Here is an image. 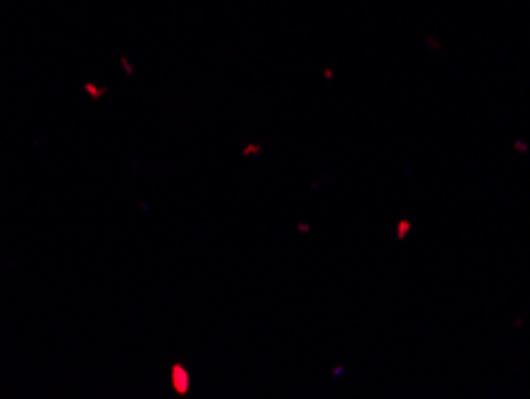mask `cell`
<instances>
[{
    "instance_id": "obj_1",
    "label": "cell",
    "mask_w": 530,
    "mask_h": 399,
    "mask_svg": "<svg viewBox=\"0 0 530 399\" xmlns=\"http://www.w3.org/2000/svg\"><path fill=\"white\" fill-rule=\"evenodd\" d=\"M170 385H172L177 397H187L191 392V373H189V368L184 364L174 361L170 366Z\"/></svg>"
},
{
    "instance_id": "obj_2",
    "label": "cell",
    "mask_w": 530,
    "mask_h": 399,
    "mask_svg": "<svg viewBox=\"0 0 530 399\" xmlns=\"http://www.w3.org/2000/svg\"><path fill=\"white\" fill-rule=\"evenodd\" d=\"M411 232H413V223H411L409 218H401V220L396 223V227H394V237H396V242H404Z\"/></svg>"
},
{
    "instance_id": "obj_3",
    "label": "cell",
    "mask_w": 530,
    "mask_h": 399,
    "mask_svg": "<svg viewBox=\"0 0 530 399\" xmlns=\"http://www.w3.org/2000/svg\"><path fill=\"white\" fill-rule=\"evenodd\" d=\"M84 93L91 98V101H101V98L108 93V88H105V86H96V84H91V82H86V84H84Z\"/></svg>"
},
{
    "instance_id": "obj_4",
    "label": "cell",
    "mask_w": 530,
    "mask_h": 399,
    "mask_svg": "<svg viewBox=\"0 0 530 399\" xmlns=\"http://www.w3.org/2000/svg\"><path fill=\"white\" fill-rule=\"evenodd\" d=\"M260 153H263V146H260V143H249V146L241 148V156H244V158H253V156H260Z\"/></svg>"
},
{
    "instance_id": "obj_5",
    "label": "cell",
    "mask_w": 530,
    "mask_h": 399,
    "mask_svg": "<svg viewBox=\"0 0 530 399\" xmlns=\"http://www.w3.org/2000/svg\"><path fill=\"white\" fill-rule=\"evenodd\" d=\"M425 46H427L432 53H442V51H445V43H442L440 38H432V36H427V38H425Z\"/></svg>"
},
{
    "instance_id": "obj_6",
    "label": "cell",
    "mask_w": 530,
    "mask_h": 399,
    "mask_svg": "<svg viewBox=\"0 0 530 399\" xmlns=\"http://www.w3.org/2000/svg\"><path fill=\"white\" fill-rule=\"evenodd\" d=\"M120 65H122V69H124V74H127V77H134V72H137V69H134V65L129 62V57H127V55H120Z\"/></svg>"
},
{
    "instance_id": "obj_7",
    "label": "cell",
    "mask_w": 530,
    "mask_h": 399,
    "mask_svg": "<svg viewBox=\"0 0 530 399\" xmlns=\"http://www.w3.org/2000/svg\"><path fill=\"white\" fill-rule=\"evenodd\" d=\"M296 229H299V232H308V223H299V225H296Z\"/></svg>"
},
{
    "instance_id": "obj_8",
    "label": "cell",
    "mask_w": 530,
    "mask_h": 399,
    "mask_svg": "<svg viewBox=\"0 0 530 399\" xmlns=\"http://www.w3.org/2000/svg\"><path fill=\"white\" fill-rule=\"evenodd\" d=\"M332 77H335V72H332V69H330V67H327V69H325V79H327V82H330V79H332Z\"/></svg>"
},
{
    "instance_id": "obj_9",
    "label": "cell",
    "mask_w": 530,
    "mask_h": 399,
    "mask_svg": "<svg viewBox=\"0 0 530 399\" xmlns=\"http://www.w3.org/2000/svg\"><path fill=\"white\" fill-rule=\"evenodd\" d=\"M332 373H335L337 378H339V375H342V373H344V366H337V368H335V371H332Z\"/></svg>"
}]
</instances>
